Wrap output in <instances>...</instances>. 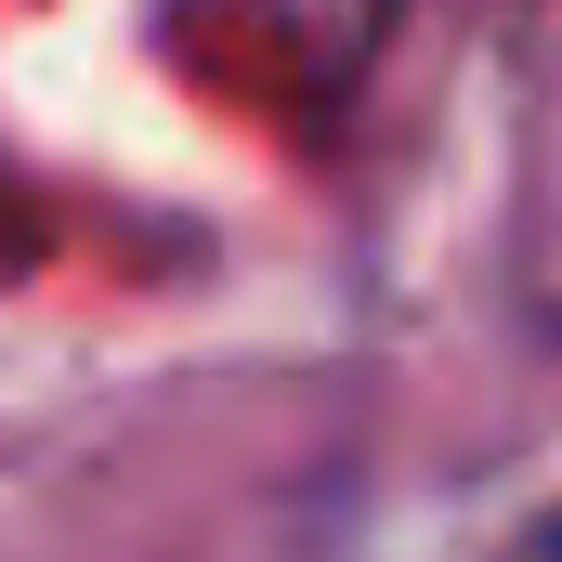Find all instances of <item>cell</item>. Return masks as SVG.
<instances>
[{
	"mask_svg": "<svg viewBox=\"0 0 562 562\" xmlns=\"http://www.w3.org/2000/svg\"><path fill=\"white\" fill-rule=\"evenodd\" d=\"M497 562H562V510L537 524V537H524V550H497Z\"/></svg>",
	"mask_w": 562,
	"mask_h": 562,
	"instance_id": "6da1fadb",
	"label": "cell"
}]
</instances>
